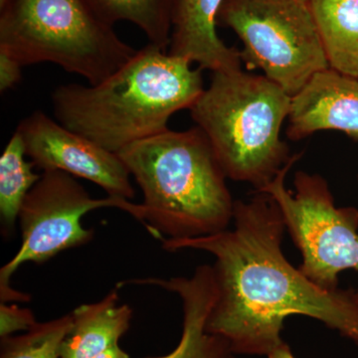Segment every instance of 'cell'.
I'll return each mask as SVG.
<instances>
[{
	"label": "cell",
	"mask_w": 358,
	"mask_h": 358,
	"mask_svg": "<svg viewBox=\"0 0 358 358\" xmlns=\"http://www.w3.org/2000/svg\"><path fill=\"white\" fill-rule=\"evenodd\" d=\"M37 322L31 310L18 307L15 303H0V336L8 338L20 331H29Z\"/></svg>",
	"instance_id": "18"
},
{
	"label": "cell",
	"mask_w": 358,
	"mask_h": 358,
	"mask_svg": "<svg viewBox=\"0 0 358 358\" xmlns=\"http://www.w3.org/2000/svg\"><path fill=\"white\" fill-rule=\"evenodd\" d=\"M0 10V50L23 67L51 63L96 85L138 52L88 0H6Z\"/></svg>",
	"instance_id": "5"
},
{
	"label": "cell",
	"mask_w": 358,
	"mask_h": 358,
	"mask_svg": "<svg viewBox=\"0 0 358 358\" xmlns=\"http://www.w3.org/2000/svg\"><path fill=\"white\" fill-rule=\"evenodd\" d=\"M109 207L143 221L141 203L121 197L93 199L74 176L59 171H43L18 215L22 239L20 248L0 270L1 303L29 301V294L10 286L16 270L24 263H45L61 252L89 243L94 232L84 227L82 218L90 211Z\"/></svg>",
	"instance_id": "8"
},
{
	"label": "cell",
	"mask_w": 358,
	"mask_h": 358,
	"mask_svg": "<svg viewBox=\"0 0 358 358\" xmlns=\"http://www.w3.org/2000/svg\"><path fill=\"white\" fill-rule=\"evenodd\" d=\"M288 120L292 141L329 129L358 141V79L331 68L319 71L292 96Z\"/></svg>",
	"instance_id": "10"
},
{
	"label": "cell",
	"mask_w": 358,
	"mask_h": 358,
	"mask_svg": "<svg viewBox=\"0 0 358 358\" xmlns=\"http://www.w3.org/2000/svg\"><path fill=\"white\" fill-rule=\"evenodd\" d=\"M25 157L24 141L15 131L0 157V220L6 236L13 232L28 193L41 176L33 171L34 164Z\"/></svg>",
	"instance_id": "16"
},
{
	"label": "cell",
	"mask_w": 358,
	"mask_h": 358,
	"mask_svg": "<svg viewBox=\"0 0 358 358\" xmlns=\"http://www.w3.org/2000/svg\"><path fill=\"white\" fill-rule=\"evenodd\" d=\"M23 66L13 57L0 50V91L13 89L22 79Z\"/></svg>",
	"instance_id": "19"
},
{
	"label": "cell",
	"mask_w": 358,
	"mask_h": 358,
	"mask_svg": "<svg viewBox=\"0 0 358 358\" xmlns=\"http://www.w3.org/2000/svg\"><path fill=\"white\" fill-rule=\"evenodd\" d=\"M291 103L292 96L272 80L239 70L212 73L189 110L226 176L258 192L293 157L281 138Z\"/></svg>",
	"instance_id": "4"
},
{
	"label": "cell",
	"mask_w": 358,
	"mask_h": 358,
	"mask_svg": "<svg viewBox=\"0 0 358 358\" xmlns=\"http://www.w3.org/2000/svg\"><path fill=\"white\" fill-rule=\"evenodd\" d=\"M301 154H294L284 169L258 192L268 193L279 205L287 230L300 250V271L320 288H338V274L358 272V209L336 207L326 179L320 174H294V194L285 180ZM358 300V289L357 291Z\"/></svg>",
	"instance_id": "7"
},
{
	"label": "cell",
	"mask_w": 358,
	"mask_h": 358,
	"mask_svg": "<svg viewBox=\"0 0 358 358\" xmlns=\"http://www.w3.org/2000/svg\"><path fill=\"white\" fill-rule=\"evenodd\" d=\"M217 23L243 43L242 61L293 96L329 68L310 0H224Z\"/></svg>",
	"instance_id": "6"
},
{
	"label": "cell",
	"mask_w": 358,
	"mask_h": 358,
	"mask_svg": "<svg viewBox=\"0 0 358 358\" xmlns=\"http://www.w3.org/2000/svg\"><path fill=\"white\" fill-rule=\"evenodd\" d=\"M128 284L159 287L178 294L182 301L183 329L180 341L169 355L152 358H238L225 338L206 331L209 313L217 298L213 266H199L192 277L127 280L117 286L121 288Z\"/></svg>",
	"instance_id": "11"
},
{
	"label": "cell",
	"mask_w": 358,
	"mask_h": 358,
	"mask_svg": "<svg viewBox=\"0 0 358 358\" xmlns=\"http://www.w3.org/2000/svg\"><path fill=\"white\" fill-rule=\"evenodd\" d=\"M16 131L22 136L26 155L34 166L87 179L109 196L134 199L131 173L115 152L65 128L41 110L23 119Z\"/></svg>",
	"instance_id": "9"
},
{
	"label": "cell",
	"mask_w": 358,
	"mask_h": 358,
	"mask_svg": "<svg viewBox=\"0 0 358 358\" xmlns=\"http://www.w3.org/2000/svg\"><path fill=\"white\" fill-rule=\"evenodd\" d=\"M72 327V313L37 322L22 336L1 338L0 358H62L61 348Z\"/></svg>",
	"instance_id": "17"
},
{
	"label": "cell",
	"mask_w": 358,
	"mask_h": 358,
	"mask_svg": "<svg viewBox=\"0 0 358 358\" xmlns=\"http://www.w3.org/2000/svg\"><path fill=\"white\" fill-rule=\"evenodd\" d=\"M117 288L94 303L78 307L73 315L72 331L62 348V358H94L117 345L128 331L133 310L117 305Z\"/></svg>",
	"instance_id": "13"
},
{
	"label": "cell",
	"mask_w": 358,
	"mask_h": 358,
	"mask_svg": "<svg viewBox=\"0 0 358 358\" xmlns=\"http://www.w3.org/2000/svg\"><path fill=\"white\" fill-rule=\"evenodd\" d=\"M329 68L358 79V0H310Z\"/></svg>",
	"instance_id": "14"
},
{
	"label": "cell",
	"mask_w": 358,
	"mask_h": 358,
	"mask_svg": "<svg viewBox=\"0 0 358 358\" xmlns=\"http://www.w3.org/2000/svg\"><path fill=\"white\" fill-rule=\"evenodd\" d=\"M117 155L143 192L141 224L155 239L208 236L232 223L228 178L199 127L166 129Z\"/></svg>",
	"instance_id": "3"
},
{
	"label": "cell",
	"mask_w": 358,
	"mask_h": 358,
	"mask_svg": "<svg viewBox=\"0 0 358 358\" xmlns=\"http://www.w3.org/2000/svg\"><path fill=\"white\" fill-rule=\"evenodd\" d=\"M268 358H296L292 352L291 348L286 343H282L281 346L275 348L274 352L268 355Z\"/></svg>",
	"instance_id": "21"
},
{
	"label": "cell",
	"mask_w": 358,
	"mask_h": 358,
	"mask_svg": "<svg viewBox=\"0 0 358 358\" xmlns=\"http://www.w3.org/2000/svg\"><path fill=\"white\" fill-rule=\"evenodd\" d=\"M6 0H0V8L6 4Z\"/></svg>",
	"instance_id": "22"
},
{
	"label": "cell",
	"mask_w": 358,
	"mask_h": 358,
	"mask_svg": "<svg viewBox=\"0 0 358 358\" xmlns=\"http://www.w3.org/2000/svg\"><path fill=\"white\" fill-rule=\"evenodd\" d=\"M223 1L178 0L169 53L212 73L242 70L241 51L226 46L216 32Z\"/></svg>",
	"instance_id": "12"
},
{
	"label": "cell",
	"mask_w": 358,
	"mask_h": 358,
	"mask_svg": "<svg viewBox=\"0 0 358 358\" xmlns=\"http://www.w3.org/2000/svg\"><path fill=\"white\" fill-rule=\"evenodd\" d=\"M204 89L200 68L148 43L101 83L60 85L51 103L62 126L117 154L169 129V119Z\"/></svg>",
	"instance_id": "2"
},
{
	"label": "cell",
	"mask_w": 358,
	"mask_h": 358,
	"mask_svg": "<svg viewBox=\"0 0 358 358\" xmlns=\"http://www.w3.org/2000/svg\"><path fill=\"white\" fill-rule=\"evenodd\" d=\"M233 229L192 239H164L169 252L200 250L215 258L217 298L206 322L236 355H266L284 343V322L293 315L320 320L358 345L357 291H327L308 279L282 251L287 230L268 193L235 200Z\"/></svg>",
	"instance_id": "1"
},
{
	"label": "cell",
	"mask_w": 358,
	"mask_h": 358,
	"mask_svg": "<svg viewBox=\"0 0 358 358\" xmlns=\"http://www.w3.org/2000/svg\"><path fill=\"white\" fill-rule=\"evenodd\" d=\"M94 358H129V355H127L124 350L120 348L119 345H115L110 348L109 350H106L101 353V355H96Z\"/></svg>",
	"instance_id": "20"
},
{
	"label": "cell",
	"mask_w": 358,
	"mask_h": 358,
	"mask_svg": "<svg viewBox=\"0 0 358 358\" xmlns=\"http://www.w3.org/2000/svg\"><path fill=\"white\" fill-rule=\"evenodd\" d=\"M108 24L129 21L150 40L166 50L171 43L174 10L178 0H88Z\"/></svg>",
	"instance_id": "15"
}]
</instances>
